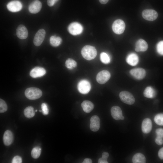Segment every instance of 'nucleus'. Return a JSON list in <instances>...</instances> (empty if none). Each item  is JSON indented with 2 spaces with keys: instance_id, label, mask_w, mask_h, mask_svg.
<instances>
[{
  "instance_id": "obj_5",
  "label": "nucleus",
  "mask_w": 163,
  "mask_h": 163,
  "mask_svg": "<svg viewBox=\"0 0 163 163\" xmlns=\"http://www.w3.org/2000/svg\"><path fill=\"white\" fill-rule=\"evenodd\" d=\"M68 29L69 32L73 35L80 34L83 30L82 26L77 22H73L71 23L68 26Z\"/></svg>"
},
{
  "instance_id": "obj_19",
  "label": "nucleus",
  "mask_w": 163,
  "mask_h": 163,
  "mask_svg": "<svg viewBox=\"0 0 163 163\" xmlns=\"http://www.w3.org/2000/svg\"><path fill=\"white\" fill-rule=\"evenodd\" d=\"M110 112L112 117L116 120H120L121 117L123 116L121 109L118 106H114L112 107Z\"/></svg>"
},
{
  "instance_id": "obj_43",
  "label": "nucleus",
  "mask_w": 163,
  "mask_h": 163,
  "mask_svg": "<svg viewBox=\"0 0 163 163\" xmlns=\"http://www.w3.org/2000/svg\"><path fill=\"white\" fill-rule=\"evenodd\" d=\"M39 111L40 112H42V110H39Z\"/></svg>"
},
{
  "instance_id": "obj_18",
  "label": "nucleus",
  "mask_w": 163,
  "mask_h": 163,
  "mask_svg": "<svg viewBox=\"0 0 163 163\" xmlns=\"http://www.w3.org/2000/svg\"><path fill=\"white\" fill-rule=\"evenodd\" d=\"M14 140L13 135L11 131L6 130L3 135V141L4 144L6 146H9L13 142Z\"/></svg>"
},
{
  "instance_id": "obj_21",
  "label": "nucleus",
  "mask_w": 163,
  "mask_h": 163,
  "mask_svg": "<svg viewBox=\"0 0 163 163\" xmlns=\"http://www.w3.org/2000/svg\"><path fill=\"white\" fill-rule=\"evenodd\" d=\"M83 110L86 113H89L94 109V105L91 101L88 100L84 101L81 104Z\"/></svg>"
},
{
  "instance_id": "obj_39",
  "label": "nucleus",
  "mask_w": 163,
  "mask_h": 163,
  "mask_svg": "<svg viewBox=\"0 0 163 163\" xmlns=\"http://www.w3.org/2000/svg\"><path fill=\"white\" fill-rule=\"evenodd\" d=\"M98 163H108V162L107 160L103 159L102 157L100 158L98 160Z\"/></svg>"
},
{
  "instance_id": "obj_1",
  "label": "nucleus",
  "mask_w": 163,
  "mask_h": 163,
  "mask_svg": "<svg viewBox=\"0 0 163 163\" xmlns=\"http://www.w3.org/2000/svg\"><path fill=\"white\" fill-rule=\"evenodd\" d=\"M81 54L84 58L90 60L96 57L97 51L94 47L90 45H86L82 49Z\"/></svg>"
},
{
  "instance_id": "obj_11",
  "label": "nucleus",
  "mask_w": 163,
  "mask_h": 163,
  "mask_svg": "<svg viewBox=\"0 0 163 163\" xmlns=\"http://www.w3.org/2000/svg\"><path fill=\"white\" fill-rule=\"evenodd\" d=\"M130 74L136 79L140 80L145 76L146 72L145 70L142 68H136L130 71Z\"/></svg>"
},
{
  "instance_id": "obj_31",
  "label": "nucleus",
  "mask_w": 163,
  "mask_h": 163,
  "mask_svg": "<svg viewBox=\"0 0 163 163\" xmlns=\"http://www.w3.org/2000/svg\"><path fill=\"white\" fill-rule=\"evenodd\" d=\"M157 53L160 55H163V40L159 42L156 47Z\"/></svg>"
},
{
  "instance_id": "obj_3",
  "label": "nucleus",
  "mask_w": 163,
  "mask_h": 163,
  "mask_svg": "<svg viewBox=\"0 0 163 163\" xmlns=\"http://www.w3.org/2000/svg\"><path fill=\"white\" fill-rule=\"evenodd\" d=\"M119 97L122 101L128 104H133L135 101L133 94L128 91H123L121 92L119 94Z\"/></svg>"
},
{
  "instance_id": "obj_9",
  "label": "nucleus",
  "mask_w": 163,
  "mask_h": 163,
  "mask_svg": "<svg viewBox=\"0 0 163 163\" xmlns=\"http://www.w3.org/2000/svg\"><path fill=\"white\" fill-rule=\"evenodd\" d=\"M45 30L41 29L39 30L35 34L34 39V43L36 46H40L43 42L45 36Z\"/></svg>"
},
{
  "instance_id": "obj_25",
  "label": "nucleus",
  "mask_w": 163,
  "mask_h": 163,
  "mask_svg": "<svg viewBox=\"0 0 163 163\" xmlns=\"http://www.w3.org/2000/svg\"><path fill=\"white\" fill-rule=\"evenodd\" d=\"M24 114L27 118H31L35 115V111L32 106H28L26 107L24 110Z\"/></svg>"
},
{
  "instance_id": "obj_20",
  "label": "nucleus",
  "mask_w": 163,
  "mask_h": 163,
  "mask_svg": "<svg viewBox=\"0 0 163 163\" xmlns=\"http://www.w3.org/2000/svg\"><path fill=\"white\" fill-rule=\"evenodd\" d=\"M126 60L127 62L129 65L132 66H135L138 63L139 58L136 53H131L127 55Z\"/></svg>"
},
{
  "instance_id": "obj_33",
  "label": "nucleus",
  "mask_w": 163,
  "mask_h": 163,
  "mask_svg": "<svg viewBox=\"0 0 163 163\" xmlns=\"http://www.w3.org/2000/svg\"><path fill=\"white\" fill-rule=\"evenodd\" d=\"M22 162L21 158L18 155L14 156L13 158L11 163H21Z\"/></svg>"
},
{
  "instance_id": "obj_26",
  "label": "nucleus",
  "mask_w": 163,
  "mask_h": 163,
  "mask_svg": "<svg viewBox=\"0 0 163 163\" xmlns=\"http://www.w3.org/2000/svg\"><path fill=\"white\" fill-rule=\"evenodd\" d=\"M65 65L67 68L72 69L77 66V63L72 59L69 58L66 61Z\"/></svg>"
},
{
  "instance_id": "obj_37",
  "label": "nucleus",
  "mask_w": 163,
  "mask_h": 163,
  "mask_svg": "<svg viewBox=\"0 0 163 163\" xmlns=\"http://www.w3.org/2000/svg\"><path fill=\"white\" fill-rule=\"evenodd\" d=\"M158 156L161 159H163V147L159 150L158 152Z\"/></svg>"
},
{
  "instance_id": "obj_2",
  "label": "nucleus",
  "mask_w": 163,
  "mask_h": 163,
  "mask_svg": "<svg viewBox=\"0 0 163 163\" xmlns=\"http://www.w3.org/2000/svg\"><path fill=\"white\" fill-rule=\"evenodd\" d=\"M25 95L28 99L34 100L41 97L42 95V92L38 88L31 87L26 89L25 91Z\"/></svg>"
},
{
  "instance_id": "obj_41",
  "label": "nucleus",
  "mask_w": 163,
  "mask_h": 163,
  "mask_svg": "<svg viewBox=\"0 0 163 163\" xmlns=\"http://www.w3.org/2000/svg\"><path fill=\"white\" fill-rule=\"evenodd\" d=\"M100 3L102 4H106L109 0H99Z\"/></svg>"
},
{
  "instance_id": "obj_40",
  "label": "nucleus",
  "mask_w": 163,
  "mask_h": 163,
  "mask_svg": "<svg viewBox=\"0 0 163 163\" xmlns=\"http://www.w3.org/2000/svg\"><path fill=\"white\" fill-rule=\"evenodd\" d=\"M82 163H92V161L90 158H85L84 160Z\"/></svg>"
},
{
  "instance_id": "obj_28",
  "label": "nucleus",
  "mask_w": 163,
  "mask_h": 163,
  "mask_svg": "<svg viewBox=\"0 0 163 163\" xmlns=\"http://www.w3.org/2000/svg\"><path fill=\"white\" fill-rule=\"evenodd\" d=\"M100 59L103 63L107 64L110 62V58L109 55L104 52L101 53L100 55Z\"/></svg>"
},
{
  "instance_id": "obj_15",
  "label": "nucleus",
  "mask_w": 163,
  "mask_h": 163,
  "mask_svg": "<svg viewBox=\"0 0 163 163\" xmlns=\"http://www.w3.org/2000/svg\"><path fill=\"white\" fill-rule=\"evenodd\" d=\"M46 73V71L44 68L36 67L33 69L30 72V75L32 78H37L41 77Z\"/></svg>"
},
{
  "instance_id": "obj_6",
  "label": "nucleus",
  "mask_w": 163,
  "mask_h": 163,
  "mask_svg": "<svg viewBox=\"0 0 163 163\" xmlns=\"http://www.w3.org/2000/svg\"><path fill=\"white\" fill-rule=\"evenodd\" d=\"M110 77V74L109 72L106 70H103L97 74L96 79L99 83L103 84L107 82Z\"/></svg>"
},
{
  "instance_id": "obj_8",
  "label": "nucleus",
  "mask_w": 163,
  "mask_h": 163,
  "mask_svg": "<svg viewBox=\"0 0 163 163\" xmlns=\"http://www.w3.org/2000/svg\"><path fill=\"white\" fill-rule=\"evenodd\" d=\"M143 18L145 20L149 21H153L157 18V12L152 9H145L143 11L142 13Z\"/></svg>"
},
{
  "instance_id": "obj_16",
  "label": "nucleus",
  "mask_w": 163,
  "mask_h": 163,
  "mask_svg": "<svg viewBox=\"0 0 163 163\" xmlns=\"http://www.w3.org/2000/svg\"><path fill=\"white\" fill-rule=\"evenodd\" d=\"M142 130L145 133H149L152 129V123L151 120L148 118L144 119L142 124Z\"/></svg>"
},
{
  "instance_id": "obj_29",
  "label": "nucleus",
  "mask_w": 163,
  "mask_h": 163,
  "mask_svg": "<svg viewBox=\"0 0 163 163\" xmlns=\"http://www.w3.org/2000/svg\"><path fill=\"white\" fill-rule=\"evenodd\" d=\"M154 120L157 125L163 126V113L157 114L154 117Z\"/></svg>"
},
{
  "instance_id": "obj_17",
  "label": "nucleus",
  "mask_w": 163,
  "mask_h": 163,
  "mask_svg": "<svg viewBox=\"0 0 163 163\" xmlns=\"http://www.w3.org/2000/svg\"><path fill=\"white\" fill-rule=\"evenodd\" d=\"M148 48L147 42L143 39H140L136 43L135 50L136 52H144L147 50Z\"/></svg>"
},
{
  "instance_id": "obj_32",
  "label": "nucleus",
  "mask_w": 163,
  "mask_h": 163,
  "mask_svg": "<svg viewBox=\"0 0 163 163\" xmlns=\"http://www.w3.org/2000/svg\"><path fill=\"white\" fill-rule=\"evenodd\" d=\"M42 112L43 115H46L49 113V109L47 104L45 103L41 104Z\"/></svg>"
},
{
  "instance_id": "obj_22",
  "label": "nucleus",
  "mask_w": 163,
  "mask_h": 163,
  "mask_svg": "<svg viewBox=\"0 0 163 163\" xmlns=\"http://www.w3.org/2000/svg\"><path fill=\"white\" fill-rule=\"evenodd\" d=\"M132 161L133 163H145L146 162V158L143 154L137 153L133 156Z\"/></svg>"
},
{
  "instance_id": "obj_12",
  "label": "nucleus",
  "mask_w": 163,
  "mask_h": 163,
  "mask_svg": "<svg viewBox=\"0 0 163 163\" xmlns=\"http://www.w3.org/2000/svg\"><path fill=\"white\" fill-rule=\"evenodd\" d=\"M90 127L91 130L94 132L97 131L100 127V119L97 115L92 116L90 119Z\"/></svg>"
},
{
  "instance_id": "obj_44",
  "label": "nucleus",
  "mask_w": 163,
  "mask_h": 163,
  "mask_svg": "<svg viewBox=\"0 0 163 163\" xmlns=\"http://www.w3.org/2000/svg\"><path fill=\"white\" fill-rule=\"evenodd\" d=\"M37 110H35V112H37Z\"/></svg>"
},
{
  "instance_id": "obj_34",
  "label": "nucleus",
  "mask_w": 163,
  "mask_h": 163,
  "mask_svg": "<svg viewBox=\"0 0 163 163\" xmlns=\"http://www.w3.org/2000/svg\"><path fill=\"white\" fill-rule=\"evenodd\" d=\"M157 136L163 139V129L158 128L155 131Z\"/></svg>"
},
{
  "instance_id": "obj_24",
  "label": "nucleus",
  "mask_w": 163,
  "mask_h": 163,
  "mask_svg": "<svg viewBox=\"0 0 163 163\" xmlns=\"http://www.w3.org/2000/svg\"><path fill=\"white\" fill-rule=\"evenodd\" d=\"M50 43L51 45L54 47L59 46L62 42V39L59 37L53 36L50 38Z\"/></svg>"
},
{
  "instance_id": "obj_36",
  "label": "nucleus",
  "mask_w": 163,
  "mask_h": 163,
  "mask_svg": "<svg viewBox=\"0 0 163 163\" xmlns=\"http://www.w3.org/2000/svg\"><path fill=\"white\" fill-rule=\"evenodd\" d=\"M59 0H47V3L49 6H52Z\"/></svg>"
},
{
  "instance_id": "obj_4",
  "label": "nucleus",
  "mask_w": 163,
  "mask_h": 163,
  "mask_svg": "<svg viewBox=\"0 0 163 163\" xmlns=\"http://www.w3.org/2000/svg\"><path fill=\"white\" fill-rule=\"evenodd\" d=\"M125 28V24L124 21L120 19L114 21L112 26L113 31L117 34H120L124 31Z\"/></svg>"
},
{
  "instance_id": "obj_13",
  "label": "nucleus",
  "mask_w": 163,
  "mask_h": 163,
  "mask_svg": "<svg viewBox=\"0 0 163 163\" xmlns=\"http://www.w3.org/2000/svg\"><path fill=\"white\" fill-rule=\"evenodd\" d=\"M42 6V3L40 1L38 0H35L29 5V10L31 13L36 14L40 11Z\"/></svg>"
},
{
  "instance_id": "obj_23",
  "label": "nucleus",
  "mask_w": 163,
  "mask_h": 163,
  "mask_svg": "<svg viewBox=\"0 0 163 163\" xmlns=\"http://www.w3.org/2000/svg\"><path fill=\"white\" fill-rule=\"evenodd\" d=\"M143 94L144 96L148 98H152L154 97L156 94L155 90L152 87L148 86L145 89Z\"/></svg>"
},
{
  "instance_id": "obj_30",
  "label": "nucleus",
  "mask_w": 163,
  "mask_h": 163,
  "mask_svg": "<svg viewBox=\"0 0 163 163\" xmlns=\"http://www.w3.org/2000/svg\"><path fill=\"white\" fill-rule=\"evenodd\" d=\"M8 109V106L5 102L2 99H0V112L3 113L6 112Z\"/></svg>"
},
{
  "instance_id": "obj_38",
  "label": "nucleus",
  "mask_w": 163,
  "mask_h": 163,
  "mask_svg": "<svg viewBox=\"0 0 163 163\" xmlns=\"http://www.w3.org/2000/svg\"><path fill=\"white\" fill-rule=\"evenodd\" d=\"M102 156L103 159L107 160L109 156V154L107 152H104L102 154Z\"/></svg>"
},
{
  "instance_id": "obj_35",
  "label": "nucleus",
  "mask_w": 163,
  "mask_h": 163,
  "mask_svg": "<svg viewBox=\"0 0 163 163\" xmlns=\"http://www.w3.org/2000/svg\"><path fill=\"white\" fill-rule=\"evenodd\" d=\"M156 143L158 145H161L163 144V138L157 137L155 140Z\"/></svg>"
},
{
  "instance_id": "obj_10",
  "label": "nucleus",
  "mask_w": 163,
  "mask_h": 163,
  "mask_svg": "<svg viewBox=\"0 0 163 163\" xmlns=\"http://www.w3.org/2000/svg\"><path fill=\"white\" fill-rule=\"evenodd\" d=\"M8 9L12 12L19 11L22 7L21 3L18 0H13L8 3L7 5Z\"/></svg>"
},
{
  "instance_id": "obj_42",
  "label": "nucleus",
  "mask_w": 163,
  "mask_h": 163,
  "mask_svg": "<svg viewBox=\"0 0 163 163\" xmlns=\"http://www.w3.org/2000/svg\"><path fill=\"white\" fill-rule=\"evenodd\" d=\"M124 119V117L123 116L121 118L120 120H123Z\"/></svg>"
},
{
  "instance_id": "obj_7",
  "label": "nucleus",
  "mask_w": 163,
  "mask_h": 163,
  "mask_svg": "<svg viewBox=\"0 0 163 163\" xmlns=\"http://www.w3.org/2000/svg\"><path fill=\"white\" fill-rule=\"evenodd\" d=\"M77 87L80 93L85 94L89 92L91 88V85L88 81L86 80H82L78 82Z\"/></svg>"
},
{
  "instance_id": "obj_14",
  "label": "nucleus",
  "mask_w": 163,
  "mask_h": 163,
  "mask_svg": "<svg viewBox=\"0 0 163 163\" xmlns=\"http://www.w3.org/2000/svg\"><path fill=\"white\" fill-rule=\"evenodd\" d=\"M16 34L18 37L21 39H26L28 34L26 27L23 25H20L16 29Z\"/></svg>"
},
{
  "instance_id": "obj_27",
  "label": "nucleus",
  "mask_w": 163,
  "mask_h": 163,
  "mask_svg": "<svg viewBox=\"0 0 163 163\" xmlns=\"http://www.w3.org/2000/svg\"><path fill=\"white\" fill-rule=\"evenodd\" d=\"M41 150V148L38 146L34 148L31 152L32 157L34 159L38 158L40 155Z\"/></svg>"
}]
</instances>
